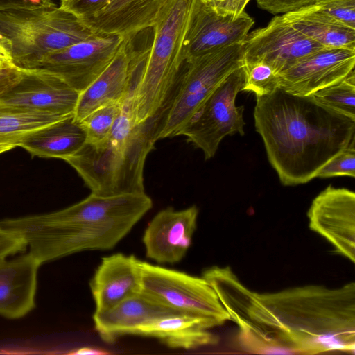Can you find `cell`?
I'll return each instance as SVG.
<instances>
[{"label":"cell","mask_w":355,"mask_h":355,"mask_svg":"<svg viewBox=\"0 0 355 355\" xmlns=\"http://www.w3.org/2000/svg\"><path fill=\"white\" fill-rule=\"evenodd\" d=\"M254 126L284 186L305 184L355 137V120L278 87L256 96Z\"/></svg>","instance_id":"7a4b0ae2"},{"label":"cell","mask_w":355,"mask_h":355,"mask_svg":"<svg viewBox=\"0 0 355 355\" xmlns=\"http://www.w3.org/2000/svg\"><path fill=\"white\" fill-rule=\"evenodd\" d=\"M197 0H171L153 28V40L136 94L138 123L157 117L184 62L182 44Z\"/></svg>","instance_id":"5b68a950"},{"label":"cell","mask_w":355,"mask_h":355,"mask_svg":"<svg viewBox=\"0 0 355 355\" xmlns=\"http://www.w3.org/2000/svg\"><path fill=\"white\" fill-rule=\"evenodd\" d=\"M146 193L101 196L91 193L64 209L0 222L19 232L42 264L85 250L115 247L152 208Z\"/></svg>","instance_id":"3957f363"},{"label":"cell","mask_w":355,"mask_h":355,"mask_svg":"<svg viewBox=\"0 0 355 355\" xmlns=\"http://www.w3.org/2000/svg\"><path fill=\"white\" fill-rule=\"evenodd\" d=\"M309 228L325 238L340 254L355 260V193L329 185L312 201Z\"/></svg>","instance_id":"7c38bea8"},{"label":"cell","mask_w":355,"mask_h":355,"mask_svg":"<svg viewBox=\"0 0 355 355\" xmlns=\"http://www.w3.org/2000/svg\"><path fill=\"white\" fill-rule=\"evenodd\" d=\"M171 0H112L96 15L81 19L100 34L134 37L153 28Z\"/></svg>","instance_id":"ac0fdd59"},{"label":"cell","mask_w":355,"mask_h":355,"mask_svg":"<svg viewBox=\"0 0 355 355\" xmlns=\"http://www.w3.org/2000/svg\"><path fill=\"white\" fill-rule=\"evenodd\" d=\"M24 69L8 67L0 69V94L13 84L23 73Z\"/></svg>","instance_id":"d590c367"},{"label":"cell","mask_w":355,"mask_h":355,"mask_svg":"<svg viewBox=\"0 0 355 355\" xmlns=\"http://www.w3.org/2000/svg\"><path fill=\"white\" fill-rule=\"evenodd\" d=\"M198 216L196 205L182 210L168 207L159 211L142 236L146 257L161 264L180 262L191 244Z\"/></svg>","instance_id":"2e32d148"},{"label":"cell","mask_w":355,"mask_h":355,"mask_svg":"<svg viewBox=\"0 0 355 355\" xmlns=\"http://www.w3.org/2000/svg\"><path fill=\"white\" fill-rule=\"evenodd\" d=\"M354 65L355 50L324 47L278 73L279 87L295 95L309 96L345 78Z\"/></svg>","instance_id":"5bb4252c"},{"label":"cell","mask_w":355,"mask_h":355,"mask_svg":"<svg viewBox=\"0 0 355 355\" xmlns=\"http://www.w3.org/2000/svg\"><path fill=\"white\" fill-rule=\"evenodd\" d=\"M69 354L76 355H105L110 353L99 348L84 347L76 349L71 352Z\"/></svg>","instance_id":"f35d334b"},{"label":"cell","mask_w":355,"mask_h":355,"mask_svg":"<svg viewBox=\"0 0 355 355\" xmlns=\"http://www.w3.org/2000/svg\"><path fill=\"white\" fill-rule=\"evenodd\" d=\"M282 17L295 29L324 47L355 50V29L317 10L312 4Z\"/></svg>","instance_id":"cb8c5ba5"},{"label":"cell","mask_w":355,"mask_h":355,"mask_svg":"<svg viewBox=\"0 0 355 355\" xmlns=\"http://www.w3.org/2000/svg\"><path fill=\"white\" fill-rule=\"evenodd\" d=\"M135 85L128 86L121 110L108 137L98 144L85 142L64 159L92 193L113 196L144 193V168L157 141L159 119L138 123Z\"/></svg>","instance_id":"277c9868"},{"label":"cell","mask_w":355,"mask_h":355,"mask_svg":"<svg viewBox=\"0 0 355 355\" xmlns=\"http://www.w3.org/2000/svg\"><path fill=\"white\" fill-rule=\"evenodd\" d=\"M311 4L317 10L355 29V0H316Z\"/></svg>","instance_id":"f546056e"},{"label":"cell","mask_w":355,"mask_h":355,"mask_svg":"<svg viewBox=\"0 0 355 355\" xmlns=\"http://www.w3.org/2000/svg\"><path fill=\"white\" fill-rule=\"evenodd\" d=\"M316 0H257L258 6L270 13L285 14L313 3Z\"/></svg>","instance_id":"d6a6232c"},{"label":"cell","mask_w":355,"mask_h":355,"mask_svg":"<svg viewBox=\"0 0 355 355\" xmlns=\"http://www.w3.org/2000/svg\"><path fill=\"white\" fill-rule=\"evenodd\" d=\"M203 3L223 15L239 17L250 0H200Z\"/></svg>","instance_id":"836d02e7"},{"label":"cell","mask_w":355,"mask_h":355,"mask_svg":"<svg viewBox=\"0 0 355 355\" xmlns=\"http://www.w3.org/2000/svg\"><path fill=\"white\" fill-rule=\"evenodd\" d=\"M80 93L57 76L39 69L21 76L0 94V101L38 112L73 114Z\"/></svg>","instance_id":"4fadbf2b"},{"label":"cell","mask_w":355,"mask_h":355,"mask_svg":"<svg viewBox=\"0 0 355 355\" xmlns=\"http://www.w3.org/2000/svg\"><path fill=\"white\" fill-rule=\"evenodd\" d=\"M336 176H355V137L318 171L316 178Z\"/></svg>","instance_id":"f1b7e54d"},{"label":"cell","mask_w":355,"mask_h":355,"mask_svg":"<svg viewBox=\"0 0 355 355\" xmlns=\"http://www.w3.org/2000/svg\"><path fill=\"white\" fill-rule=\"evenodd\" d=\"M244 64L263 62L278 73L300 58L324 46L308 38L285 21L282 15L248 33L242 42Z\"/></svg>","instance_id":"8fae6325"},{"label":"cell","mask_w":355,"mask_h":355,"mask_svg":"<svg viewBox=\"0 0 355 355\" xmlns=\"http://www.w3.org/2000/svg\"><path fill=\"white\" fill-rule=\"evenodd\" d=\"M140 261L121 252L104 257L90 280L95 311H104L141 293Z\"/></svg>","instance_id":"e0dca14e"},{"label":"cell","mask_w":355,"mask_h":355,"mask_svg":"<svg viewBox=\"0 0 355 355\" xmlns=\"http://www.w3.org/2000/svg\"><path fill=\"white\" fill-rule=\"evenodd\" d=\"M319 104L355 120V73L311 94Z\"/></svg>","instance_id":"484cf974"},{"label":"cell","mask_w":355,"mask_h":355,"mask_svg":"<svg viewBox=\"0 0 355 355\" xmlns=\"http://www.w3.org/2000/svg\"><path fill=\"white\" fill-rule=\"evenodd\" d=\"M112 0H60V7L80 19L93 17L103 10Z\"/></svg>","instance_id":"4dcf8cb0"},{"label":"cell","mask_w":355,"mask_h":355,"mask_svg":"<svg viewBox=\"0 0 355 355\" xmlns=\"http://www.w3.org/2000/svg\"><path fill=\"white\" fill-rule=\"evenodd\" d=\"M137 336L151 337L172 349H194L215 345L218 337L209 331L202 320L171 313L148 322L136 331Z\"/></svg>","instance_id":"603a6c76"},{"label":"cell","mask_w":355,"mask_h":355,"mask_svg":"<svg viewBox=\"0 0 355 355\" xmlns=\"http://www.w3.org/2000/svg\"><path fill=\"white\" fill-rule=\"evenodd\" d=\"M171 313H178L141 292L108 310L94 311L93 321L101 340L113 343L121 336L135 335L140 326Z\"/></svg>","instance_id":"ffe728a7"},{"label":"cell","mask_w":355,"mask_h":355,"mask_svg":"<svg viewBox=\"0 0 355 355\" xmlns=\"http://www.w3.org/2000/svg\"><path fill=\"white\" fill-rule=\"evenodd\" d=\"M241 321L249 335L288 346L297 354H354L355 284L251 291Z\"/></svg>","instance_id":"6da1fadb"},{"label":"cell","mask_w":355,"mask_h":355,"mask_svg":"<svg viewBox=\"0 0 355 355\" xmlns=\"http://www.w3.org/2000/svg\"><path fill=\"white\" fill-rule=\"evenodd\" d=\"M20 137H0V154L18 147Z\"/></svg>","instance_id":"74e56055"},{"label":"cell","mask_w":355,"mask_h":355,"mask_svg":"<svg viewBox=\"0 0 355 355\" xmlns=\"http://www.w3.org/2000/svg\"><path fill=\"white\" fill-rule=\"evenodd\" d=\"M125 37L100 34L42 58L33 69L50 72L80 93L110 64Z\"/></svg>","instance_id":"30bf717a"},{"label":"cell","mask_w":355,"mask_h":355,"mask_svg":"<svg viewBox=\"0 0 355 355\" xmlns=\"http://www.w3.org/2000/svg\"><path fill=\"white\" fill-rule=\"evenodd\" d=\"M133 37H125L117 53L103 71L85 90L80 93L73 113L80 121L93 111L119 103L128 87L133 51Z\"/></svg>","instance_id":"44dd1931"},{"label":"cell","mask_w":355,"mask_h":355,"mask_svg":"<svg viewBox=\"0 0 355 355\" xmlns=\"http://www.w3.org/2000/svg\"><path fill=\"white\" fill-rule=\"evenodd\" d=\"M66 116L38 112L0 101V137H20Z\"/></svg>","instance_id":"d4e9b609"},{"label":"cell","mask_w":355,"mask_h":355,"mask_svg":"<svg viewBox=\"0 0 355 355\" xmlns=\"http://www.w3.org/2000/svg\"><path fill=\"white\" fill-rule=\"evenodd\" d=\"M86 142V134L73 114L39 128L21 136L18 147L32 156L66 159Z\"/></svg>","instance_id":"7402d4cb"},{"label":"cell","mask_w":355,"mask_h":355,"mask_svg":"<svg viewBox=\"0 0 355 355\" xmlns=\"http://www.w3.org/2000/svg\"><path fill=\"white\" fill-rule=\"evenodd\" d=\"M121 110L120 102L101 107L80 122L86 134V142L98 144L109 136Z\"/></svg>","instance_id":"4316f807"},{"label":"cell","mask_w":355,"mask_h":355,"mask_svg":"<svg viewBox=\"0 0 355 355\" xmlns=\"http://www.w3.org/2000/svg\"><path fill=\"white\" fill-rule=\"evenodd\" d=\"M26 248V242L19 232L0 224V261Z\"/></svg>","instance_id":"1f68e13d"},{"label":"cell","mask_w":355,"mask_h":355,"mask_svg":"<svg viewBox=\"0 0 355 355\" xmlns=\"http://www.w3.org/2000/svg\"><path fill=\"white\" fill-rule=\"evenodd\" d=\"M242 42L184 61L159 114L157 140L180 135L214 89L244 64Z\"/></svg>","instance_id":"52a82bcc"},{"label":"cell","mask_w":355,"mask_h":355,"mask_svg":"<svg viewBox=\"0 0 355 355\" xmlns=\"http://www.w3.org/2000/svg\"><path fill=\"white\" fill-rule=\"evenodd\" d=\"M14 67V66L10 65L8 63L0 60V69L6 68V67Z\"/></svg>","instance_id":"ab89813d"},{"label":"cell","mask_w":355,"mask_h":355,"mask_svg":"<svg viewBox=\"0 0 355 355\" xmlns=\"http://www.w3.org/2000/svg\"><path fill=\"white\" fill-rule=\"evenodd\" d=\"M243 64L232 71L208 96L181 130L183 135L204 153L212 158L220 141L227 135H244V107H237L235 100L246 82Z\"/></svg>","instance_id":"9c48e42d"},{"label":"cell","mask_w":355,"mask_h":355,"mask_svg":"<svg viewBox=\"0 0 355 355\" xmlns=\"http://www.w3.org/2000/svg\"><path fill=\"white\" fill-rule=\"evenodd\" d=\"M244 65L247 76L242 91L251 92L259 96L270 94L279 87L278 74L268 64L255 62Z\"/></svg>","instance_id":"83f0119b"},{"label":"cell","mask_w":355,"mask_h":355,"mask_svg":"<svg viewBox=\"0 0 355 355\" xmlns=\"http://www.w3.org/2000/svg\"><path fill=\"white\" fill-rule=\"evenodd\" d=\"M0 60L14 66L12 64L10 44L8 39L0 33ZM15 67V66H14Z\"/></svg>","instance_id":"8d00e7d4"},{"label":"cell","mask_w":355,"mask_h":355,"mask_svg":"<svg viewBox=\"0 0 355 355\" xmlns=\"http://www.w3.org/2000/svg\"><path fill=\"white\" fill-rule=\"evenodd\" d=\"M40 265L29 252L0 261V315L19 318L35 307L37 275Z\"/></svg>","instance_id":"d6986e66"},{"label":"cell","mask_w":355,"mask_h":355,"mask_svg":"<svg viewBox=\"0 0 355 355\" xmlns=\"http://www.w3.org/2000/svg\"><path fill=\"white\" fill-rule=\"evenodd\" d=\"M0 33L10 44L12 64L33 69L44 56L100 33L60 6L0 11Z\"/></svg>","instance_id":"8992f818"},{"label":"cell","mask_w":355,"mask_h":355,"mask_svg":"<svg viewBox=\"0 0 355 355\" xmlns=\"http://www.w3.org/2000/svg\"><path fill=\"white\" fill-rule=\"evenodd\" d=\"M141 292L183 315L199 318L209 329L223 324L230 316L216 292L202 277L140 261Z\"/></svg>","instance_id":"ba28073f"},{"label":"cell","mask_w":355,"mask_h":355,"mask_svg":"<svg viewBox=\"0 0 355 355\" xmlns=\"http://www.w3.org/2000/svg\"><path fill=\"white\" fill-rule=\"evenodd\" d=\"M254 23L245 11L237 17L223 15L197 0L182 44L184 61L241 43Z\"/></svg>","instance_id":"9a60e30c"},{"label":"cell","mask_w":355,"mask_h":355,"mask_svg":"<svg viewBox=\"0 0 355 355\" xmlns=\"http://www.w3.org/2000/svg\"><path fill=\"white\" fill-rule=\"evenodd\" d=\"M57 6L53 0H0V11L48 8Z\"/></svg>","instance_id":"e575fe53"}]
</instances>
